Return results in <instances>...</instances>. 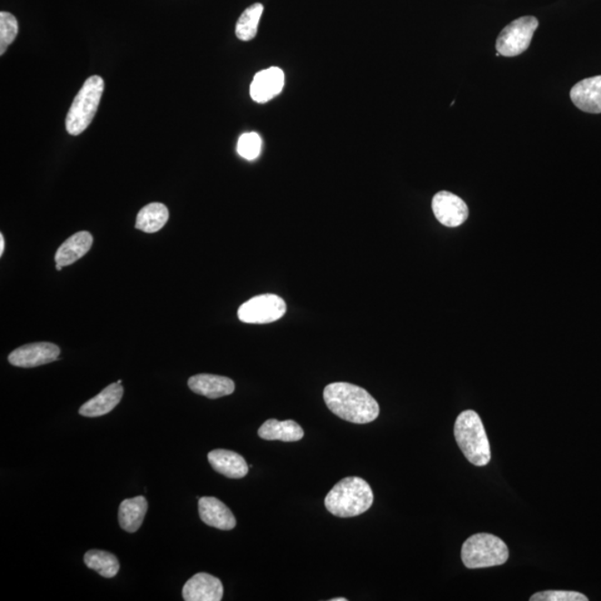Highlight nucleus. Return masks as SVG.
I'll return each instance as SVG.
<instances>
[{
    "mask_svg": "<svg viewBox=\"0 0 601 601\" xmlns=\"http://www.w3.org/2000/svg\"><path fill=\"white\" fill-rule=\"evenodd\" d=\"M170 217L167 207L162 203H151L138 212L135 227L145 233H156L162 230Z\"/></svg>",
    "mask_w": 601,
    "mask_h": 601,
    "instance_id": "nucleus-20",
    "label": "nucleus"
},
{
    "mask_svg": "<svg viewBox=\"0 0 601 601\" xmlns=\"http://www.w3.org/2000/svg\"><path fill=\"white\" fill-rule=\"evenodd\" d=\"M188 386L194 394L205 396L208 399L230 396L235 390V382L230 377L205 374L190 377Z\"/></svg>",
    "mask_w": 601,
    "mask_h": 601,
    "instance_id": "nucleus-15",
    "label": "nucleus"
},
{
    "mask_svg": "<svg viewBox=\"0 0 601 601\" xmlns=\"http://www.w3.org/2000/svg\"><path fill=\"white\" fill-rule=\"evenodd\" d=\"M286 305L275 295H262L252 297L240 306L238 319L250 325H266L280 320L285 315Z\"/></svg>",
    "mask_w": 601,
    "mask_h": 601,
    "instance_id": "nucleus-7",
    "label": "nucleus"
},
{
    "mask_svg": "<svg viewBox=\"0 0 601 601\" xmlns=\"http://www.w3.org/2000/svg\"><path fill=\"white\" fill-rule=\"evenodd\" d=\"M285 87V73L279 67H270L257 73L251 84L250 93L253 101L266 103L276 97Z\"/></svg>",
    "mask_w": 601,
    "mask_h": 601,
    "instance_id": "nucleus-11",
    "label": "nucleus"
},
{
    "mask_svg": "<svg viewBox=\"0 0 601 601\" xmlns=\"http://www.w3.org/2000/svg\"><path fill=\"white\" fill-rule=\"evenodd\" d=\"M571 101L581 111L590 114L601 113V75L586 78L571 88Z\"/></svg>",
    "mask_w": 601,
    "mask_h": 601,
    "instance_id": "nucleus-13",
    "label": "nucleus"
},
{
    "mask_svg": "<svg viewBox=\"0 0 601 601\" xmlns=\"http://www.w3.org/2000/svg\"><path fill=\"white\" fill-rule=\"evenodd\" d=\"M63 267H64V266L57 265H56V270H57V271H62Z\"/></svg>",
    "mask_w": 601,
    "mask_h": 601,
    "instance_id": "nucleus-28",
    "label": "nucleus"
},
{
    "mask_svg": "<svg viewBox=\"0 0 601 601\" xmlns=\"http://www.w3.org/2000/svg\"><path fill=\"white\" fill-rule=\"evenodd\" d=\"M5 251V238L3 235H0V255H4Z\"/></svg>",
    "mask_w": 601,
    "mask_h": 601,
    "instance_id": "nucleus-26",
    "label": "nucleus"
},
{
    "mask_svg": "<svg viewBox=\"0 0 601 601\" xmlns=\"http://www.w3.org/2000/svg\"><path fill=\"white\" fill-rule=\"evenodd\" d=\"M198 513L203 523L220 530L235 528L236 519L228 506L215 496H203L198 499Z\"/></svg>",
    "mask_w": 601,
    "mask_h": 601,
    "instance_id": "nucleus-12",
    "label": "nucleus"
},
{
    "mask_svg": "<svg viewBox=\"0 0 601 601\" xmlns=\"http://www.w3.org/2000/svg\"><path fill=\"white\" fill-rule=\"evenodd\" d=\"M530 601H588V598L576 591L547 590L531 596Z\"/></svg>",
    "mask_w": 601,
    "mask_h": 601,
    "instance_id": "nucleus-25",
    "label": "nucleus"
},
{
    "mask_svg": "<svg viewBox=\"0 0 601 601\" xmlns=\"http://www.w3.org/2000/svg\"><path fill=\"white\" fill-rule=\"evenodd\" d=\"M258 436L265 440H281L283 442L300 441L305 436V431L295 421H277L270 419L261 426L257 431Z\"/></svg>",
    "mask_w": 601,
    "mask_h": 601,
    "instance_id": "nucleus-19",
    "label": "nucleus"
},
{
    "mask_svg": "<svg viewBox=\"0 0 601 601\" xmlns=\"http://www.w3.org/2000/svg\"><path fill=\"white\" fill-rule=\"evenodd\" d=\"M323 397L333 414L352 424H370L380 415V406L369 392L346 382L326 386Z\"/></svg>",
    "mask_w": 601,
    "mask_h": 601,
    "instance_id": "nucleus-1",
    "label": "nucleus"
},
{
    "mask_svg": "<svg viewBox=\"0 0 601 601\" xmlns=\"http://www.w3.org/2000/svg\"><path fill=\"white\" fill-rule=\"evenodd\" d=\"M104 81L94 75L84 83L81 91L74 98L66 117V129L73 136L81 135L95 117L104 93Z\"/></svg>",
    "mask_w": 601,
    "mask_h": 601,
    "instance_id": "nucleus-5",
    "label": "nucleus"
},
{
    "mask_svg": "<svg viewBox=\"0 0 601 601\" xmlns=\"http://www.w3.org/2000/svg\"><path fill=\"white\" fill-rule=\"evenodd\" d=\"M331 601H347L346 598H333Z\"/></svg>",
    "mask_w": 601,
    "mask_h": 601,
    "instance_id": "nucleus-27",
    "label": "nucleus"
},
{
    "mask_svg": "<svg viewBox=\"0 0 601 601\" xmlns=\"http://www.w3.org/2000/svg\"><path fill=\"white\" fill-rule=\"evenodd\" d=\"M375 496L369 484L359 476L342 479L326 495L327 511L340 518L360 516L374 505Z\"/></svg>",
    "mask_w": 601,
    "mask_h": 601,
    "instance_id": "nucleus-2",
    "label": "nucleus"
},
{
    "mask_svg": "<svg viewBox=\"0 0 601 601\" xmlns=\"http://www.w3.org/2000/svg\"><path fill=\"white\" fill-rule=\"evenodd\" d=\"M61 349L49 342H38L18 347L8 356L9 364L19 367H36L58 360Z\"/></svg>",
    "mask_w": 601,
    "mask_h": 601,
    "instance_id": "nucleus-9",
    "label": "nucleus"
},
{
    "mask_svg": "<svg viewBox=\"0 0 601 601\" xmlns=\"http://www.w3.org/2000/svg\"><path fill=\"white\" fill-rule=\"evenodd\" d=\"M124 394L122 381L118 380L116 384L109 385L101 394L94 396L93 399L86 402L79 409V415L86 418H97L109 414L121 402Z\"/></svg>",
    "mask_w": 601,
    "mask_h": 601,
    "instance_id": "nucleus-14",
    "label": "nucleus"
},
{
    "mask_svg": "<svg viewBox=\"0 0 601 601\" xmlns=\"http://www.w3.org/2000/svg\"><path fill=\"white\" fill-rule=\"evenodd\" d=\"M262 140L257 133L243 134L237 143V153L247 161L255 160L260 156Z\"/></svg>",
    "mask_w": 601,
    "mask_h": 601,
    "instance_id": "nucleus-24",
    "label": "nucleus"
},
{
    "mask_svg": "<svg viewBox=\"0 0 601 601\" xmlns=\"http://www.w3.org/2000/svg\"><path fill=\"white\" fill-rule=\"evenodd\" d=\"M93 241L94 238L91 233L86 231L76 233V235L67 238L58 248L56 255H55V261L62 266L72 265L79 258L87 255V252L91 250Z\"/></svg>",
    "mask_w": 601,
    "mask_h": 601,
    "instance_id": "nucleus-17",
    "label": "nucleus"
},
{
    "mask_svg": "<svg viewBox=\"0 0 601 601\" xmlns=\"http://www.w3.org/2000/svg\"><path fill=\"white\" fill-rule=\"evenodd\" d=\"M263 12H265V7L260 3L253 4L243 12L235 27L236 37L240 41H252L256 36L258 23H260Z\"/></svg>",
    "mask_w": 601,
    "mask_h": 601,
    "instance_id": "nucleus-22",
    "label": "nucleus"
},
{
    "mask_svg": "<svg viewBox=\"0 0 601 601\" xmlns=\"http://www.w3.org/2000/svg\"><path fill=\"white\" fill-rule=\"evenodd\" d=\"M84 561L89 569L95 570L104 578H114L119 571L116 556L103 550H89L84 556Z\"/></svg>",
    "mask_w": 601,
    "mask_h": 601,
    "instance_id": "nucleus-21",
    "label": "nucleus"
},
{
    "mask_svg": "<svg viewBox=\"0 0 601 601\" xmlns=\"http://www.w3.org/2000/svg\"><path fill=\"white\" fill-rule=\"evenodd\" d=\"M221 580L210 574L198 573L184 585L183 599L185 601H221L223 598Z\"/></svg>",
    "mask_w": 601,
    "mask_h": 601,
    "instance_id": "nucleus-10",
    "label": "nucleus"
},
{
    "mask_svg": "<svg viewBox=\"0 0 601 601\" xmlns=\"http://www.w3.org/2000/svg\"><path fill=\"white\" fill-rule=\"evenodd\" d=\"M432 211L442 225L458 227L469 216V208L465 201L454 193L441 191L432 200Z\"/></svg>",
    "mask_w": 601,
    "mask_h": 601,
    "instance_id": "nucleus-8",
    "label": "nucleus"
},
{
    "mask_svg": "<svg viewBox=\"0 0 601 601\" xmlns=\"http://www.w3.org/2000/svg\"><path fill=\"white\" fill-rule=\"evenodd\" d=\"M18 35V22L11 13H0V55L6 53Z\"/></svg>",
    "mask_w": 601,
    "mask_h": 601,
    "instance_id": "nucleus-23",
    "label": "nucleus"
},
{
    "mask_svg": "<svg viewBox=\"0 0 601 601\" xmlns=\"http://www.w3.org/2000/svg\"><path fill=\"white\" fill-rule=\"evenodd\" d=\"M538 26V19L534 16L516 19L505 27L496 38V52L505 57H515L525 53L529 48Z\"/></svg>",
    "mask_w": 601,
    "mask_h": 601,
    "instance_id": "nucleus-6",
    "label": "nucleus"
},
{
    "mask_svg": "<svg viewBox=\"0 0 601 601\" xmlns=\"http://www.w3.org/2000/svg\"><path fill=\"white\" fill-rule=\"evenodd\" d=\"M461 559L469 569L496 567L508 561L509 549L494 535L476 534L462 545Z\"/></svg>",
    "mask_w": 601,
    "mask_h": 601,
    "instance_id": "nucleus-4",
    "label": "nucleus"
},
{
    "mask_svg": "<svg viewBox=\"0 0 601 601\" xmlns=\"http://www.w3.org/2000/svg\"><path fill=\"white\" fill-rule=\"evenodd\" d=\"M455 436L462 454L470 464L484 466L491 460L488 436L483 420L474 410H466L459 415L455 424Z\"/></svg>",
    "mask_w": 601,
    "mask_h": 601,
    "instance_id": "nucleus-3",
    "label": "nucleus"
},
{
    "mask_svg": "<svg viewBox=\"0 0 601 601\" xmlns=\"http://www.w3.org/2000/svg\"><path fill=\"white\" fill-rule=\"evenodd\" d=\"M212 468L230 479H242L248 473V466L242 456L230 450H213L207 455Z\"/></svg>",
    "mask_w": 601,
    "mask_h": 601,
    "instance_id": "nucleus-16",
    "label": "nucleus"
},
{
    "mask_svg": "<svg viewBox=\"0 0 601 601\" xmlns=\"http://www.w3.org/2000/svg\"><path fill=\"white\" fill-rule=\"evenodd\" d=\"M147 509L148 504L145 496H140L124 500L118 510L119 526L127 533H136L141 528Z\"/></svg>",
    "mask_w": 601,
    "mask_h": 601,
    "instance_id": "nucleus-18",
    "label": "nucleus"
}]
</instances>
